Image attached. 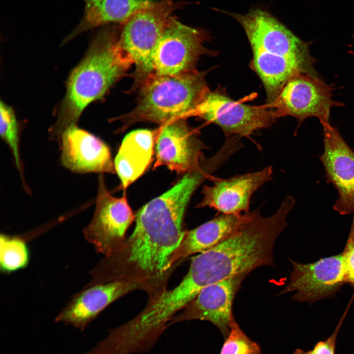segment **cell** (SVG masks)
Listing matches in <instances>:
<instances>
[{
	"label": "cell",
	"mask_w": 354,
	"mask_h": 354,
	"mask_svg": "<svg viewBox=\"0 0 354 354\" xmlns=\"http://www.w3.org/2000/svg\"><path fill=\"white\" fill-rule=\"evenodd\" d=\"M29 254L24 240L3 234L0 236V267L1 271L11 272L25 267Z\"/></svg>",
	"instance_id": "obj_20"
},
{
	"label": "cell",
	"mask_w": 354,
	"mask_h": 354,
	"mask_svg": "<svg viewBox=\"0 0 354 354\" xmlns=\"http://www.w3.org/2000/svg\"><path fill=\"white\" fill-rule=\"evenodd\" d=\"M243 28L252 49L251 67L263 84L267 106L285 85L300 74H316L309 46L269 12L256 8L227 12Z\"/></svg>",
	"instance_id": "obj_2"
},
{
	"label": "cell",
	"mask_w": 354,
	"mask_h": 354,
	"mask_svg": "<svg viewBox=\"0 0 354 354\" xmlns=\"http://www.w3.org/2000/svg\"><path fill=\"white\" fill-rule=\"evenodd\" d=\"M135 218L126 195L119 198L112 196L100 174L94 215L83 230L86 240L98 253L110 255L122 247L126 231Z\"/></svg>",
	"instance_id": "obj_8"
},
{
	"label": "cell",
	"mask_w": 354,
	"mask_h": 354,
	"mask_svg": "<svg viewBox=\"0 0 354 354\" xmlns=\"http://www.w3.org/2000/svg\"><path fill=\"white\" fill-rule=\"evenodd\" d=\"M291 262L290 280L280 294L295 292V301L313 303L329 298L346 282L341 254L309 264Z\"/></svg>",
	"instance_id": "obj_11"
},
{
	"label": "cell",
	"mask_w": 354,
	"mask_h": 354,
	"mask_svg": "<svg viewBox=\"0 0 354 354\" xmlns=\"http://www.w3.org/2000/svg\"><path fill=\"white\" fill-rule=\"evenodd\" d=\"M119 32L114 26L99 31L87 56L72 72L59 119L52 130L55 139H60L85 108L101 97L131 66L118 45Z\"/></svg>",
	"instance_id": "obj_3"
},
{
	"label": "cell",
	"mask_w": 354,
	"mask_h": 354,
	"mask_svg": "<svg viewBox=\"0 0 354 354\" xmlns=\"http://www.w3.org/2000/svg\"><path fill=\"white\" fill-rule=\"evenodd\" d=\"M341 254L346 283L354 287V216L345 247Z\"/></svg>",
	"instance_id": "obj_23"
},
{
	"label": "cell",
	"mask_w": 354,
	"mask_h": 354,
	"mask_svg": "<svg viewBox=\"0 0 354 354\" xmlns=\"http://www.w3.org/2000/svg\"><path fill=\"white\" fill-rule=\"evenodd\" d=\"M259 346L248 337L235 319L221 349L220 354H260Z\"/></svg>",
	"instance_id": "obj_21"
},
{
	"label": "cell",
	"mask_w": 354,
	"mask_h": 354,
	"mask_svg": "<svg viewBox=\"0 0 354 354\" xmlns=\"http://www.w3.org/2000/svg\"><path fill=\"white\" fill-rule=\"evenodd\" d=\"M206 180L199 170L185 174L170 190L144 206L136 216V226L122 247L101 260L92 269L95 280L140 282L146 287L148 300L167 290L175 267L173 254L184 233L182 221L195 191Z\"/></svg>",
	"instance_id": "obj_1"
},
{
	"label": "cell",
	"mask_w": 354,
	"mask_h": 354,
	"mask_svg": "<svg viewBox=\"0 0 354 354\" xmlns=\"http://www.w3.org/2000/svg\"><path fill=\"white\" fill-rule=\"evenodd\" d=\"M344 318V316L341 319L332 334L325 340L317 342L313 349L304 351L300 349H297L293 354H335L337 336Z\"/></svg>",
	"instance_id": "obj_24"
},
{
	"label": "cell",
	"mask_w": 354,
	"mask_h": 354,
	"mask_svg": "<svg viewBox=\"0 0 354 354\" xmlns=\"http://www.w3.org/2000/svg\"><path fill=\"white\" fill-rule=\"evenodd\" d=\"M83 17L67 39L89 29L118 23L123 24L134 13L158 0H84Z\"/></svg>",
	"instance_id": "obj_19"
},
{
	"label": "cell",
	"mask_w": 354,
	"mask_h": 354,
	"mask_svg": "<svg viewBox=\"0 0 354 354\" xmlns=\"http://www.w3.org/2000/svg\"><path fill=\"white\" fill-rule=\"evenodd\" d=\"M332 96L330 87L316 74H300L290 79L266 107L273 109L277 118L290 116L301 122L314 117L323 124L329 122L330 110L338 105Z\"/></svg>",
	"instance_id": "obj_9"
},
{
	"label": "cell",
	"mask_w": 354,
	"mask_h": 354,
	"mask_svg": "<svg viewBox=\"0 0 354 354\" xmlns=\"http://www.w3.org/2000/svg\"><path fill=\"white\" fill-rule=\"evenodd\" d=\"M321 124L324 150L319 159L326 181L338 195L333 209L341 215L354 214V151L336 127L329 122Z\"/></svg>",
	"instance_id": "obj_12"
},
{
	"label": "cell",
	"mask_w": 354,
	"mask_h": 354,
	"mask_svg": "<svg viewBox=\"0 0 354 354\" xmlns=\"http://www.w3.org/2000/svg\"><path fill=\"white\" fill-rule=\"evenodd\" d=\"M0 134L1 138L10 148L16 166L20 169L18 126L16 117L12 109L2 101L0 103Z\"/></svg>",
	"instance_id": "obj_22"
},
{
	"label": "cell",
	"mask_w": 354,
	"mask_h": 354,
	"mask_svg": "<svg viewBox=\"0 0 354 354\" xmlns=\"http://www.w3.org/2000/svg\"><path fill=\"white\" fill-rule=\"evenodd\" d=\"M194 116L216 124L225 136L240 138L271 126L277 118L271 108L245 105L220 91L209 89L191 116Z\"/></svg>",
	"instance_id": "obj_7"
},
{
	"label": "cell",
	"mask_w": 354,
	"mask_h": 354,
	"mask_svg": "<svg viewBox=\"0 0 354 354\" xmlns=\"http://www.w3.org/2000/svg\"><path fill=\"white\" fill-rule=\"evenodd\" d=\"M155 130L139 129L124 137L114 165L123 189L140 177L151 163L154 154Z\"/></svg>",
	"instance_id": "obj_18"
},
{
	"label": "cell",
	"mask_w": 354,
	"mask_h": 354,
	"mask_svg": "<svg viewBox=\"0 0 354 354\" xmlns=\"http://www.w3.org/2000/svg\"><path fill=\"white\" fill-rule=\"evenodd\" d=\"M207 32L169 18L153 54V75L178 76L197 71L201 56L209 51L204 46Z\"/></svg>",
	"instance_id": "obj_6"
},
{
	"label": "cell",
	"mask_w": 354,
	"mask_h": 354,
	"mask_svg": "<svg viewBox=\"0 0 354 354\" xmlns=\"http://www.w3.org/2000/svg\"><path fill=\"white\" fill-rule=\"evenodd\" d=\"M61 139V162L67 169L81 173H116L110 149L99 138L74 125Z\"/></svg>",
	"instance_id": "obj_16"
},
{
	"label": "cell",
	"mask_w": 354,
	"mask_h": 354,
	"mask_svg": "<svg viewBox=\"0 0 354 354\" xmlns=\"http://www.w3.org/2000/svg\"><path fill=\"white\" fill-rule=\"evenodd\" d=\"M206 148L184 118L172 120L155 130L154 168L165 166L180 174L194 171L205 157Z\"/></svg>",
	"instance_id": "obj_10"
},
{
	"label": "cell",
	"mask_w": 354,
	"mask_h": 354,
	"mask_svg": "<svg viewBox=\"0 0 354 354\" xmlns=\"http://www.w3.org/2000/svg\"><path fill=\"white\" fill-rule=\"evenodd\" d=\"M182 4L158 0L131 15L122 24L118 45L136 67L135 86L153 75V54L170 15Z\"/></svg>",
	"instance_id": "obj_5"
},
{
	"label": "cell",
	"mask_w": 354,
	"mask_h": 354,
	"mask_svg": "<svg viewBox=\"0 0 354 354\" xmlns=\"http://www.w3.org/2000/svg\"><path fill=\"white\" fill-rule=\"evenodd\" d=\"M254 210L240 214L219 213L213 219L189 231H184L182 239L170 261L176 268L183 260L217 245L237 230L253 215Z\"/></svg>",
	"instance_id": "obj_17"
},
{
	"label": "cell",
	"mask_w": 354,
	"mask_h": 354,
	"mask_svg": "<svg viewBox=\"0 0 354 354\" xmlns=\"http://www.w3.org/2000/svg\"><path fill=\"white\" fill-rule=\"evenodd\" d=\"M137 290L147 292L143 284L129 280H117L84 287L61 310L55 322L83 331L110 304Z\"/></svg>",
	"instance_id": "obj_15"
},
{
	"label": "cell",
	"mask_w": 354,
	"mask_h": 354,
	"mask_svg": "<svg viewBox=\"0 0 354 354\" xmlns=\"http://www.w3.org/2000/svg\"><path fill=\"white\" fill-rule=\"evenodd\" d=\"M205 72L178 76L152 75L140 87L137 104L121 120L124 130L137 122L161 125L191 116L209 89Z\"/></svg>",
	"instance_id": "obj_4"
},
{
	"label": "cell",
	"mask_w": 354,
	"mask_h": 354,
	"mask_svg": "<svg viewBox=\"0 0 354 354\" xmlns=\"http://www.w3.org/2000/svg\"><path fill=\"white\" fill-rule=\"evenodd\" d=\"M246 276H234L205 287L181 313L173 317L168 326L185 321L205 320L216 325L226 338L234 320L233 300Z\"/></svg>",
	"instance_id": "obj_14"
},
{
	"label": "cell",
	"mask_w": 354,
	"mask_h": 354,
	"mask_svg": "<svg viewBox=\"0 0 354 354\" xmlns=\"http://www.w3.org/2000/svg\"><path fill=\"white\" fill-rule=\"evenodd\" d=\"M271 166L228 178L212 176V183L202 188L203 198L196 207H208L218 213L240 214L249 211L251 198L261 186L272 179Z\"/></svg>",
	"instance_id": "obj_13"
}]
</instances>
